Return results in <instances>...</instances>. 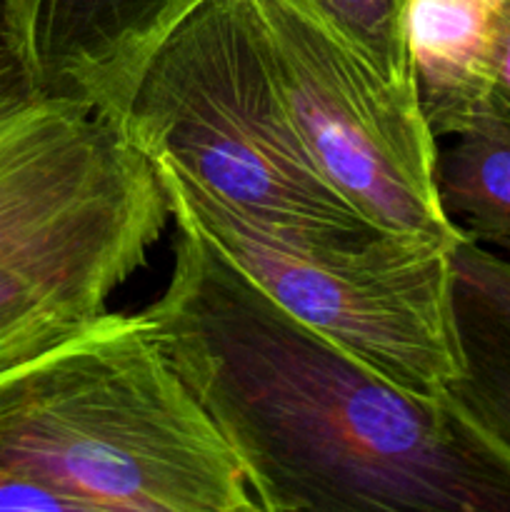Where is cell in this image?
I'll return each mask as SVG.
<instances>
[{"instance_id": "obj_1", "label": "cell", "mask_w": 510, "mask_h": 512, "mask_svg": "<svg viewBox=\"0 0 510 512\" xmlns=\"http://www.w3.org/2000/svg\"><path fill=\"white\" fill-rule=\"evenodd\" d=\"M175 223L155 335L260 512H510V458L450 390H405Z\"/></svg>"}, {"instance_id": "obj_2", "label": "cell", "mask_w": 510, "mask_h": 512, "mask_svg": "<svg viewBox=\"0 0 510 512\" xmlns=\"http://www.w3.org/2000/svg\"><path fill=\"white\" fill-rule=\"evenodd\" d=\"M0 465L78 512H260L143 310L0 375Z\"/></svg>"}, {"instance_id": "obj_3", "label": "cell", "mask_w": 510, "mask_h": 512, "mask_svg": "<svg viewBox=\"0 0 510 512\" xmlns=\"http://www.w3.org/2000/svg\"><path fill=\"white\" fill-rule=\"evenodd\" d=\"M170 220L125 125L30 78L0 0V268L98 320Z\"/></svg>"}, {"instance_id": "obj_4", "label": "cell", "mask_w": 510, "mask_h": 512, "mask_svg": "<svg viewBox=\"0 0 510 512\" xmlns=\"http://www.w3.org/2000/svg\"><path fill=\"white\" fill-rule=\"evenodd\" d=\"M170 218L188 223L293 318L388 380L420 395L463 373L453 298V248L390 230L315 235L260 220L200 188L155 155Z\"/></svg>"}, {"instance_id": "obj_5", "label": "cell", "mask_w": 510, "mask_h": 512, "mask_svg": "<svg viewBox=\"0 0 510 512\" xmlns=\"http://www.w3.org/2000/svg\"><path fill=\"white\" fill-rule=\"evenodd\" d=\"M125 133L260 220L315 235L375 228L305 158L243 0H205L168 35L135 85Z\"/></svg>"}, {"instance_id": "obj_6", "label": "cell", "mask_w": 510, "mask_h": 512, "mask_svg": "<svg viewBox=\"0 0 510 512\" xmlns=\"http://www.w3.org/2000/svg\"><path fill=\"white\" fill-rule=\"evenodd\" d=\"M283 113L315 173L370 225L460 243L438 195V135L415 85L390 78L315 0H243Z\"/></svg>"}, {"instance_id": "obj_7", "label": "cell", "mask_w": 510, "mask_h": 512, "mask_svg": "<svg viewBox=\"0 0 510 512\" xmlns=\"http://www.w3.org/2000/svg\"><path fill=\"white\" fill-rule=\"evenodd\" d=\"M205 0H3L10 40L30 78L125 125L150 58Z\"/></svg>"}, {"instance_id": "obj_8", "label": "cell", "mask_w": 510, "mask_h": 512, "mask_svg": "<svg viewBox=\"0 0 510 512\" xmlns=\"http://www.w3.org/2000/svg\"><path fill=\"white\" fill-rule=\"evenodd\" d=\"M498 5L490 0H410L405 18L420 108L438 138L483 115Z\"/></svg>"}, {"instance_id": "obj_9", "label": "cell", "mask_w": 510, "mask_h": 512, "mask_svg": "<svg viewBox=\"0 0 510 512\" xmlns=\"http://www.w3.org/2000/svg\"><path fill=\"white\" fill-rule=\"evenodd\" d=\"M453 298L463 373L448 390L510 458V260L463 238Z\"/></svg>"}, {"instance_id": "obj_10", "label": "cell", "mask_w": 510, "mask_h": 512, "mask_svg": "<svg viewBox=\"0 0 510 512\" xmlns=\"http://www.w3.org/2000/svg\"><path fill=\"white\" fill-rule=\"evenodd\" d=\"M438 153V195L460 233L510 253V125L480 115Z\"/></svg>"}, {"instance_id": "obj_11", "label": "cell", "mask_w": 510, "mask_h": 512, "mask_svg": "<svg viewBox=\"0 0 510 512\" xmlns=\"http://www.w3.org/2000/svg\"><path fill=\"white\" fill-rule=\"evenodd\" d=\"M95 320L0 268V375L40 358Z\"/></svg>"}, {"instance_id": "obj_12", "label": "cell", "mask_w": 510, "mask_h": 512, "mask_svg": "<svg viewBox=\"0 0 510 512\" xmlns=\"http://www.w3.org/2000/svg\"><path fill=\"white\" fill-rule=\"evenodd\" d=\"M350 35L360 40L375 63L393 80L415 85L410 68L405 18L410 0H315Z\"/></svg>"}, {"instance_id": "obj_13", "label": "cell", "mask_w": 510, "mask_h": 512, "mask_svg": "<svg viewBox=\"0 0 510 512\" xmlns=\"http://www.w3.org/2000/svg\"><path fill=\"white\" fill-rule=\"evenodd\" d=\"M483 115H493L510 125V0L500 5L498 20H495Z\"/></svg>"}, {"instance_id": "obj_14", "label": "cell", "mask_w": 510, "mask_h": 512, "mask_svg": "<svg viewBox=\"0 0 510 512\" xmlns=\"http://www.w3.org/2000/svg\"><path fill=\"white\" fill-rule=\"evenodd\" d=\"M0 510L18 512H78L75 503L58 490L0 465Z\"/></svg>"}, {"instance_id": "obj_15", "label": "cell", "mask_w": 510, "mask_h": 512, "mask_svg": "<svg viewBox=\"0 0 510 512\" xmlns=\"http://www.w3.org/2000/svg\"><path fill=\"white\" fill-rule=\"evenodd\" d=\"M490 3H493V5H498V8H500V5H503L505 0H490Z\"/></svg>"}]
</instances>
